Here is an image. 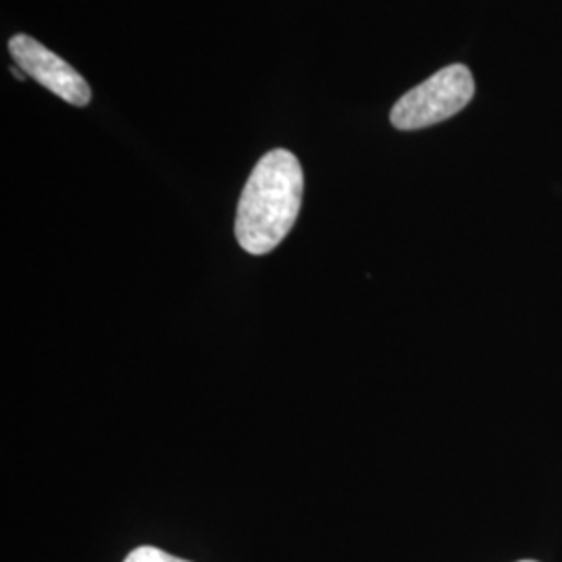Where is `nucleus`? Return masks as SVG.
Instances as JSON below:
<instances>
[{
    "instance_id": "obj_3",
    "label": "nucleus",
    "mask_w": 562,
    "mask_h": 562,
    "mask_svg": "<svg viewBox=\"0 0 562 562\" xmlns=\"http://www.w3.org/2000/svg\"><path fill=\"white\" fill-rule=\"evenodd\" d=\"M9 53L25 76L34 78L63 101L74 106H86L92 101V90L88 81L67 60L42 46L41 42L25 34H18L9 41Z\"/></svg>"
},
{
    "instance_id": "obj_5",
    "label": "nucleus",
    "mask_w": 562,
    "mask_h": 562,
    "mask_svg": "<svg viewBox=\"0 0 562 562\" xmlns=\"http://www.w3.org/2000/svg\"><path fill=\"white\" fill-rule=\"evenodd\" d=\"M13 76H15V78H20V80H23V76H25V74L15 67V69H13Z\"/></svg>"
},
{
    "instance_id": "obj_4",
    "label": "nucleus",
    "mask_w": 562,
    "mask_h": 562,
    "mask_svg": "<svg viewBox=\"0 0 562 562\" xmlns=\"http://www.w3.org/2000/svg\"><path fill=\"white\" fill-rule=\"evenodd\" d=\"M123 562H190L183 561V559H176L167 552H162L159 548H153V546H140L136 550L130 552V557Z\"/></svg>"
},
{
    "instance_id": "obj_6",
    "label": "nucleus",
    "mask_w": 562,
    "mask_h": 562,
    "mask_svg": "<svg viewBox=\"0 0 562 562\" xmlns=\"http://www.w3.org/2000/svg\"><path fill=\"white\" fill-rule=\"evenodd\" d=\"M521 562H536V561H521Z\"/></svg>"
},
{
    "instance_id": "obj_1",
    "label": "nucleus",
    "mask_w": 562,
    "mask_h": 562,
    "mask_svg": "<svg viewBox=\"0 0 562 562\" xmlns=\"http://www.w3.org/2000/svg\"><path fill=\"white\" fill-rule=\"evenodd\" d=\"M302 192L301 161L290 150L276 148L255 165L236 213V240L248 255L280 246L301 213Z\"/></svg>"
},
{
    "instance_id": "obj_2",
    "label": "nucleus",
    "mask_w": 562,
    "mask_h": 562,
    "mask_svg": "<svg viewBox=\"0 0 562 562\" xmlns=\"http://www.w3.org/2000/svg\"><path fill=\"white\" fill-rule=\"evenodd\" d=\"M475 97L473 74L464 65H448L406 92L394 104L390 121L396 130L413 132L454 117Z\"/></svg>"
}]
</instances>
